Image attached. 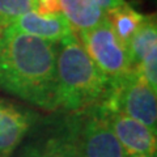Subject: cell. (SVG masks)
<instances>
[{
    "label": "cell",
    "mask_w": 157,
    "mask_h": 157,
    "mask_svg": "<svg viewBox=\"0 0 157 157\" xmlns=\"http://www.w3.org/2000/svg\"><path fill=\"white\" fill-rule=\"evenodd\" d=\"M56 47L6 29L0 34V90L43 110H56Z\"/></svg>",
    "instance_id": "1"
},
{
    "label": "cell",
    "mask_w": 157,
    "mask_h": 157,
    "mask_svg": "<svg viewBox=\"0 0 157 157\" xmlns=\"http://www.w3.org/2000/svg\"><path fill=\"white\" fill-rule=\"evenodd\" d=\"M94 2H96L102 9H104L105 13H106L107 11H110V9L115 8V7H119V6H122V4L126 3L124 0H94Z\"/></svg>",
    "instance_id": "15"
},
{
    "label": "cell",
    "mask_w": 157,
    "mask_h": 157,
    "mask_svg": "<svg viewBox=\"0 0 157 157\" xmlns=\"http://www.w3.org/2000/svg\"><path fill=\"white\" fill-rule=\"evenodd\" d=\"M101 110L126 155H156L157 141L155 131L124 114L102 107Z\"/></svg>",
    "instance_id": "6"
},
{
    "label": "cell",
    "mask_w": 157,
    "mask_h": 157,
    "mask_svg": "<svg viewBox=\"0 0 157 157\" xmlns=\"http://www.w3.org/2000/svg\"><path fill=\"white\" fill-rule=\"evenodd\" d=\"M34 12L41 16H50V14L62 13L60 0H36Z\"/></svg>",
    "instance_id": "14"
},
{
    "label": "cell",
    "mask_w": 157,
    "mask_h": 157,
    "mask_svg": "<svg viewBox=\"0 0 157 157\" xmlns=\"http://www.w3.org/2000/svg\"><path fill=\"white\" fill-rule=\"evenodd\" d=\"M36 0H0V34L24 13L34 11Z\"/></svg>",
    "instance_id": "13"
},
{
    "label": "cell",
    "mask_w": 157,
    "mask_h": 157,
    "mask_svg": "<svg viewBox=\"0 0 157 157\" xmlns=\"http://www.w3.org/2000/svg\"><path fill=\"white\" fill-rule=\"evenodd\" d=\"M100 106L105 110L124 114L156 132V90L148 85L137 68L111 81L109 94Z\"/></svg>",
    "instance_id": "3"
},
{
    "label": "cell",
    "mask_w": 157,
    "mask_h": 157,
    "mask_svg": "<svg viewBox=\"0 0 157 157\" xmlns=\"http://www.w3.org/2000/svg\"><path fill=\"white\" fill-rule=\"evenodd\" d=\"M60 6L75 34L89 30L106 18L105 11L94 0H60Z\"/></svg>",
    "instance_id": "9"
},
{
    "label": "cell",
    "mask_w": 157,
    "mask_h": 157,
    "mask_svg": "<svg viewBox=\"0 0 157 157\" xmlns=\"http://www.w3.org/2000/svg\"><path fill=\"white\" fill-rule=\"evenodd\" d=\"M110 86L111 80L96 66L75 33L58 42L56 110L77 113L100 106Z\"/></svg>",
    "instance_id": "2"
},
{
    "label": "cell",
    "mask_w": 157,
    "mask_h": 157,
    "mask_svg": "<svg viewBox=\"0 0 157 157\" xmlns=\"http://www.w3.org/2000/svg\"><path fill=\"white\" fill-rule=\"evenodd\" d=\"M66 124L77 157H126L100 106L75 113Z\"/></svg>",
    "instance_id": "4"
},
{
    "label": "cell",
    "mask_w": 157,
    "mask_h": 157,
    "mask_svg": "<svg viewBox=\"0 0 157 157\" xmlns=\"http://www.w3.org/2000/svg\"><path fill=\"white\" fill-rule=\"evenodd\" d=\"M155 47H157V25L155 14H152L144 17L143 22L140 24L127 45L131 66L136 68L145 54Z\"/></svg>",
    "instance_id": "12"
},
{
    "label": "cell",
    "mask_w": 157,
    "mask_h": 157,
    "mask_svg": "<svg viewBox=\"0 0 157 157\" xmlns=\"http://www.w3.org/2000/svg\"><path fill=\"white\" fill-rule=\"evenodd\" d=\"M144 17V14L137 12L128 3H124L106 12V20L109 21L115 36L121 39V42L126 47L137 28L143 22Z\"/></svg>",
    "instance_id": "11"
},
{
    "label": "cell",
    "mask_w": 157,
    "mask_h": 157,
    "mask_svg": "<svg viewBox=\"0 0 157 157\" xmlns=\"http://www.w3.org/2000/svg\"><path fill=\"white\" fill-rule=\"evenodd\" d=\"M76 37L80 38L82 47L96 66L111 81L123 77L134 70L127 47L115 36L106 18L89 30L77 33Z\"/></svg>",
    "instance_id": "5"
},
{
    "label": "cell",
    "mask_w": 157,
    "mask_h": 157,
    "mask_svg": "<svg viewBox=\"0 0 157 157\" xmlns=\"http://www.w3.org/2000/svg\"><path fill=\"white\" fill-rule=\"evenodd\" d=\"M9 28L54 43L60 42L73 33L63 13L41 16L34 11L24 13Z\"/></svg>",
    "instance_id": "8"
},
{
    "label": "cell",
    "mask_w": 157,
    "mask_h": 157,
    "mask_svg": "<svg viewBox=\"0 0 157 157\" xmlns=\"http://www.w3.org/2000/svg\"><path fill=\"white\" fill-rule=\"evenodd\" d=\"M36 121L33 111L0 97V157H12Z\"/></svg>",
    "instance_id": "7"
},
{
    "label": "cell",
    "mask_w": 157,
    "mask_h": 157,
    "mask_svg": "<svg viewBox=\"0 0 157 157\" xmlns=\"http://www.w3.org/2000/svg\"><path fill=\"white\" fill-rule=\"evenodd\" d=\"M17 157H77L70 131L64 126L58 135L25 147Z\"/></svg>",
    "instance_id": "10"
},
{
    "label": "cell",
    "mask_w": 157,
    "mask_h": 157,
    "mask_svg": "<svg viewBox=\"0 0 157 157\" xmlns=\"http://www.w3.org/2000/svg\"><path fill=\"white\" fill-rule=\"evenodd\" d=\"M126 157H156V155H126Z\"/></svg>",
    "instance_id": "16"
}]
</instances>
